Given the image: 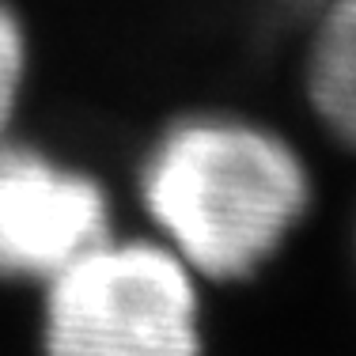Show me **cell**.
<instances>
[{"label":"cell","instance_id":"1","mask_svg":"<svg viewBox=\"0 0 356 356\" xmlns=\"http://www.w3.org/2000/svg\"><path fill=\"white\" fill-rule=\"evenodd\" d=\"M144 216L205 284H243L281 258L315 213L307 148L247 110H190L140 159Z\"/></svg>","mask_w":356,"mask_h":356},{"label":"cell","instance_id":"2","mask_svg":"<svg viewBox=\"0 0 356 356\" xmlns=\"http://www.w3.org/2000/svg\"><path fill=\"white\" fill-rule=\"evenodd\" d=\"M201 277L159 239H103L42 284V356H205Z\"/></svg>","mask_w":356,"mask_h":356},{"label":"cell","instance_id":"3","mask_svg":"<svg viewBox=\"0 0 356 356\" xmlns=\"http://www.w3.org/2000/svg\"><path fill=\"white\" fill-rule=\"evenodd\" d=\"M110 235L114 213L99 178L0 140V281L42 288Z\"/></svg>","mask_w":356,"mask_h":356},{"label":"cell","instance_id":"4","mask_svg":"<svg viewBox=\"0 0 356 356\" xmlns=\"http://www.w3.org/2000/svg\"><path fill=\"white\" fill-rule=\"evenodd\" d=\"M296 91L311 129L356 159V0H318L300 19Z\"/></svg>","mask_w":356,"mask_h":356},{"label":"cell","instance_id":"5","mask_svg":"<svg viewBox=\"0 0 356 356\" xmlns=\"http://www.w3.org/2000/svg\"><path fill=\"white\" fill-rule=\"evenodd\" d=\"M23 76H27V35L12 8L0 0V140L19 106Z\"/></svg>","mask_w":356,"mask_h":356},{"label":"cell","instance_id":"6","mask_svg":"<svg viewBox=\"0 0 356 356\" xmlns=\"http://www.w3.org/2000/svg\"><path fill=\"white\" fill-rule=\"evenodd\" d=\"M353 258H356V216H353Z\"/></svg>","mask_w":356,"mask_h":356}]
</instances>
